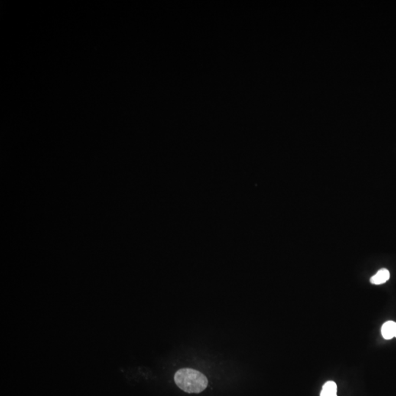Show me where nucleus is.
Segmentation results:
<instances>
[{
    "instance_id": "1",
    "label": "nucleus",
    "mask_w": 396,
    "mask_h": 396,
    "mask_svg": "<svg viewBox=\"0 0 396 396\" xmlns=\"http://www.w3.org/2000/svg\"><path fill=\"white\" fill-rule=\"evenodd\" d=\"M179 388L188 393H200L207 387L208 378L204 374L192 368L179 369L174 376Z\"/></svg>"
},
{
    "instance_id": "2",
    "label": "nucleus",
    "mask_w": 396,
    "mask_h": 396,
    "mask_svg": "<svg viewBox=\"0 0 396 396\" xmlns=\"http://www.w3.org/2000/svg\"><path fill=\"white\" fill-rule=\"evenodd\" d=\"M381 335L385 340L396 338V323L393 321L385 322L381 326Z\"/></svg>"
},
{
    "instance_id": "3",
    "label": "nucleus",
    "mask_w": 396,
    "mask_h": 396,
    "mask_svg": "<svg viewBox=\"0 0 396 396\" xmlns=\"http://www.w3.org/2000/svg\"><path fill=\"white\" fill-rule=\"evenodd\" d=\"M390 271L387 269H381L371 278V283L374 285H381L385 283L390 279Z\"/></svg>"
},
{
    "instance_id": "4",
    "label": "nucleus",
    "mask_w": 396,
    "mask_h": 396,
    "mask_svg": "<svg viewBox=\"0 0 396 396\" xmlns=\"http://www.w3.org/2000/svg\"><path fill=\"white\" fill-rule=\"evenodd\" d=\"M337 391H338V387H337L336 383L332 381H329L324 384L320 396H338Z\"/></svg>"
}]
</instances>
